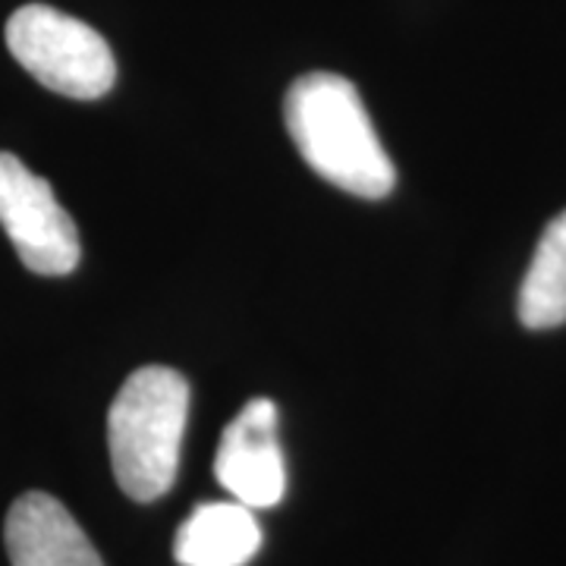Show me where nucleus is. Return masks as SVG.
<instances>
[{
	"label": "nucleus",
	"instance_id": "obj_5",
	"mask_svg": "<svg viewBox=\"0 0 566 566\" xmlns=\"http://www.w3.org/2000/svg\"><path fill=\"white\" fill-rule=\"evenodd\" d=\"M221 488L249 510H271L286 494V460L277 438V406L255 397L223 428L214 457Z\"/></svg>",
	"mask_w": 566,
	"mask_h": 566
},
{
	"label": "nucleus",
	"instance_id": "obj_8",
	"mask_svg": "<svg viewBox=\"0 0 566 566\" xmlns=\"http://www.w3.org/2000/svg\"><path fill=\"white\" fill-rule=\"evenodd\" d=\"M520 322L528 331L566 324V211L547 223L520 286Z\"/></svg>",
	"mask_w": 566,
	"mask_h": 566
},
{
	"label": "nucleus",
	"instance_id": "obj_2",
	"mask_svg": "<svg viewBox=\"0 0 566 566\" xmlns=\"http://www.w3.org/2000/svg\"><path fill=\"white\" fill-rule=\"evenodd\" d=\"M189 400V385L177 368L145 365L126 378L107 412L111 463L126 497L151 504L174 488Z\"/></svg>",
	"mask_w": 566,
	"mask_h": 566
},
{
	"label": "nucleus",
	"instance_id": "obj_3",
	"mask_svg": "<svg viewBox=\"0 0 566 566\" xmlns=\"http://www.w3.org/2000/svg\"><path fill=\"white\" fill-rule=\"evenodd\" d=\"M7 48L44 88L76 102H95L117 82L111 44L92 25L48 3H25L7 20Z\"/></svg>",
	"mask_w": 566,
	"mask_h": 566
},
{
	"label": "nucleus",
	"instance_id": "obj_7",
	"mask_svg": "<svg viewBox=\"0 0 566 566\" xmlns=\"http://www.w3.org/2000/svg\"><path fill=\"white\" fill-rule=\"evenodd\" d=\"M262 551L255 510L237 501L199 504L182 520L174 557L180 566H245Z\"/></svg>",
	"mask_w": 566,
	"mask_h": 566
},
{
	"label": "nucleus",
	"instance_id": "obj_4",
	"mask_svg": "<svg viewBox=\"0 0 566 566\" xmlns=\"http://www.w3.org/2000/svg\"><path fill=\"white\" fill-rule=\"evenodd\" d=\"M0 227L32 274L63 277L76 271L82 255L76 223L51 182L10 151H0Z\"/></svg>",
	"mask_w": 566,
	"mask_h": 566
},
{
	"label": "nucleus",
	"instance_id": "obj_1",
	"mask_svg": "<svg viewBox=\"0 0 566 566\" xmlns=\"http://www.w3.org/2000/svg\"><path fill=\"white\" fill-rule=\"evenodd\" d=\"M283 120L303 161L322 180L359 199L394 192V161L349 80L337 73L300 76L286 92Z\"/></svg>",
	"mask_w": 566,
	"mask_h": 566
},
{
	"label": "nucleus",
	"instance_id": "obj_6",
	"mask_svg": "<svg viewBox=\"0 0 566 566\" xmlns=\"http://www.w3.org/2000/svg\"><path fill=\"white\" fill-rule=\"evenodd\" d=\"M3 542L13 566H104L70 510L44 491H29L10 506Z\"/></svg>",
	"mask_w": 566,
	"mask_h": 566
}]
</instances>
